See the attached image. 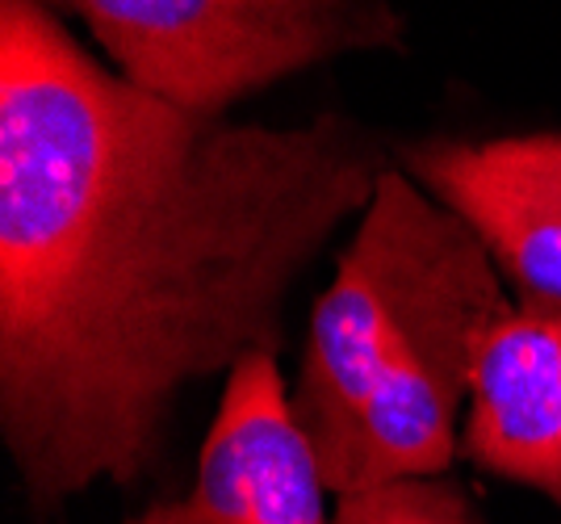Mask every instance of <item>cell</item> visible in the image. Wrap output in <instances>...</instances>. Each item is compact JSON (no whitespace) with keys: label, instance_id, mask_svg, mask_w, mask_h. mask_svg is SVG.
Returning <instances> with one entry per match:
<instances>
[{"label":"cell","instance_id":"cell-4","mask_svg":"<svg viewBox=\"0 0 561 524\" xmlns=\"http://www.w3.org/2000/svg\"><path fill=\"white\" fill-rule=\"evenodd\" d=\"M328 495L277 357L256 353L227 374L185 495L122 524H328Z\"/></svg>","mask_w":561,"mask_h":524},{"label":"cell","instance_id":"cell-8","mask_svg":"<svg viewBox=\"0 0 561 524\" xmlns=\"http://www.w3.org/2000/svg\"><path fill=\"white\" fill-rule=\"evenodd\" d=\"M524 164L561 193V135H515L507 139Z\"/></svg>","mask_w":561,"mask_h":524},{"label":"cell","instance_id":"cell-1","mask_svg":"<svg viewBox=\"0 0 561 524\" xmlns=\"http://www.w3.org/2000/svg\"><path fill=\"white\" fill-rule=\"evenodd\" d=\"M340 118L188 114L0 0V436L34 508L147 475L188 381L280 349L285 294L386 172Z\"/></svg>","mask_w":561,"mask_h":524},{"label":"cell","instance_id":"cell-6","mask_svg":"<svg viewBox=\"0 0 561 524\" xmlns=\"http://www.w3.org/2000/svg\"><path fill=\"white\" fill-rule=\"evenodd\" d=\"M411 168L423 190L482 239L524 303L561 307V193L507 139L420 147Z\"/></svg>","mask_w":561,"mask_h":524},{"label":"cell","instance_id":"cell-3","mask_svg":"<svg viewBox=\"0 0 561 524\" xmlns=\"http://www.w3.org/2000/svg\"><path fill=\"white\" fill-rule=\"evenodd\" d=\"M122 80L188 114H218L348 50L398 43L381 0H68Z\"/></svg>","mask_w":561,"mask_h":524},{"label":"cell","instance_id":"cell-5","mask_svg":"<svg viewBox=\"0 0 561 524\" xmlns=\"http://www.w3.org/2000/svg\"><path fill=\"white\" fill-rule=\"evenodd\" d=\"M466 457L561 508V307H512L482 349Z\"/></svg>","mask_w":561,"mask_h":524},{"label":"cell","instance_id":"cell-2","mask_svg":"<svg viewBox=\"0 0 561 524\" xmlns=\"http://www.w3.org/2000/svg\"><path fill=\"white\" fill-rule=\"evenodd\" d=\"M499 264L448 206L386 168L314 303L294 420L331 495L440 478L494 328Z\"/></svg>","mask_w":561,"mask_h":524},{"label":"cell","instance_id":"cell-7","mask_svg":"<svg viewBox=\"0 0 561 524\" xmlns=\"http://www.w3.org/2000/svg\"><path fill=\"white\" fill-rule=\"evenodd\" d=\"M328 524H482L466 491L445 478H411L356 495H335Z\"/></svg>","mask_w":561,"mask_h":524}]
</instances>
